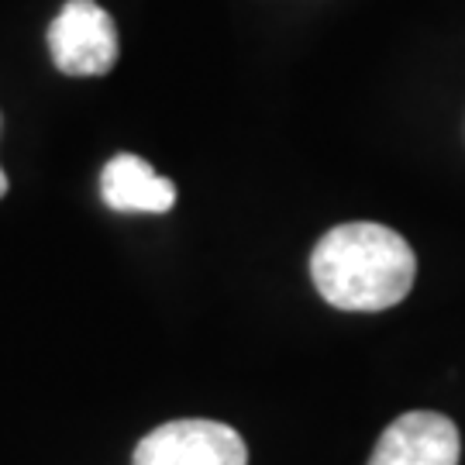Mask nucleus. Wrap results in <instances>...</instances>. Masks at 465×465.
Wrapping results in <instances>:
<instances>
[{
  "mask_svg": "<svg viewBox=\"0 0 465 465\" xmlns=\"http://www.w3.org/2000/svg\"><path fill=\"white\" fill-rule=\"evenodd\" d=\"M7 193V176H4V169H0V197Z\"/></svg>",
  "mask_w": 465,
  "mask_h": 465,
  "instance_id": "nucleus-6",
  "label": "nucleus"
},
{
  "mask_svg": "<svg viewBox=\"0 0 465 465\" xmlns=\"http://www.w3.org/2000/svg\"><path fill=\"white\" fill-rule=\"evenodd\" d=\"M49 52L66 76H104L117 63V28L94 0H69L49 25Z\"/></svg>",
  "mask_w": 465,
  "mask_h": 465,
  "instance_id": "nucleus-2",
  "label": "nucleus"
},
{
  "mask_svg": "<svg viewBox=\"0 0 465 465\" xmlns=\"http://www.w3.org/2000/svg\"><path fill=\"white\" fill-rule=\"evenodd\" d=\"M317 293L338 311H386L411 293L417 276L407 238L382 224H341L317 242L311 255Z\"/></svg>",
  "mask_w": 465,
  "mask_h": 465,
  "instance_id": "nucleus-1",
  "label": "nucleus"
},
{
  "mask_svg": "<svg viewBox=\"0 0 465 465\" xmlns=\"http://www.w3.org/2000/svg\"><path fill=\"white\" fill-rule=\"evenodd\" d=\"M100 197L114 211L166 214L176 203V186H173V180L159 176L145 159H138L132 152H121L100 173Z\"/></svg>",
  "mask_w": 465,
  "mask_h": 465,
  "instance_id": "nucleus-5",
  "label": "nucleus"
},
{
  "mask_svg": "<svg viewBox=\"0 0 465 465\" xmlns=\"http://www.w3.org/2000/svg\"><path fill=\"white\" fill-rule=\"evenodd\" d=\"M459 428L449 417L411 411L382 431L369 465H459Z\"/></svg>",
  "mask_w": 465,
  "mask_h": 465,
  "instance_id": "nucleus-4",
  "label": "nucleus"
},
{
  "mask_svg": "<svg viewBox=\"0 0 465 465\" xmlns=\"http://www.w3.org/2000/svg\"><path fill=\"white\" fill-rule=\"evenodd\" d=\"M132 465H249V449L228 424L169 420L138 441Z\"/></svg>",
  "mask_w": 465,
  "mask_h": 465,
  "instance_id": "nucleus-3",
  "label": "nucleus"
}]
</instances>
